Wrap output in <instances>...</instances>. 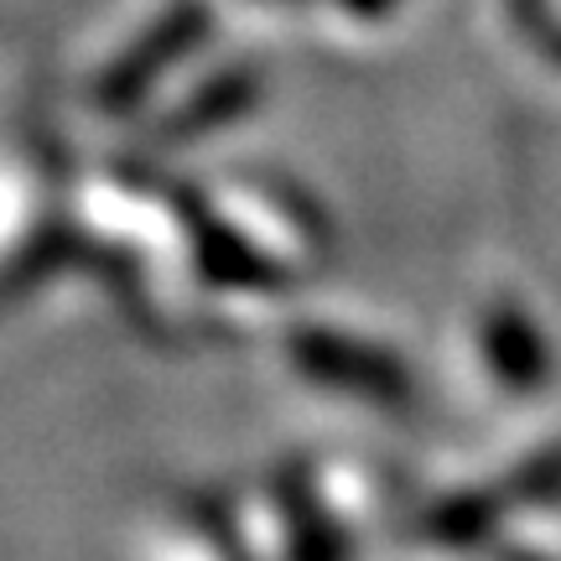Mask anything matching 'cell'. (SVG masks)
Masks as SVG:
<instances>
[{"label":"cell","mask_w":561,"mask_h":561,"mask_svg":"<svg viewBox=\"0 0 561 561\" xmlns=\"http://www.w3.org/2000/svg\"><path fill=\"white\" fill-rule=\"evenodd\" d=\"M224 229H234L250 250H261L271 265H280L286 276L318 271L333 250L328 219L312 198H301L297 187L271 178H229L219 187V198L208 208Z\"/></svg>","instance_id":"cell-1"},{"label":"cell","mask_w":561,"mask_h":561,"mask_svg":"<svg viewBox=\"0 0 561 561\" xmlns=\"http://www.w3.org/2000/svg\"><path fill=\"white\" fill-rule=\"evenodd\" d=\"M286 359L301 380L322 385V390H339L354 401L369 405H401L411 396V375L396 354H385L375 343L354 339L343 328H318V322H301L286 333Z\"/></svg>","instance_id":"cell-2"},{"label":"cell","mask_w":561,"mask_h":561,"mask_svg":"<svg viewBox=\"0 0 561 561\" xmlns=\"http://www.w3.org/2000/svg\"><path fill=\"white\" fill-rule=\"evenodd\" d=\"M208 26H214V11H208L203 0H172V5L125 47L121 58L110 62V73H104L100 89H94L100 110H110V115L136 110L187 53H198L203 37H208Z\"/></svg>","instance_id":"cell-3"},{"label":"cell","mask_w":561,"mask_h":561,"mask_svg":"<svg viewBox=\"0 0 561 561\" xmlns=\"http://www.w3.org/2000/svg\"><path fill=\"white\" fill-rule=\"evenodd\" d=\"M479 348L489 380L510 396H536L551 380V348H546L536 318L525 312V301L494 297L479 312Z\"/></svg>","instance_id":"cell-4"},{"label":"cell","mask_w":561,"mask_h":561,"mask_svg":"<svg viewBox=\"0 0 561 561\" xmlns=\"http://www.w3.org/2000/svg\"><path fill=\"white\" fill-rule=\"evenodd\" d=\"M261 73L255 68H224L214 79H203L187 100L161 121V140H198L214 136V130H229L240 125L255 104H261Z\"/></svg>","instance_id":"cell-5"},{"label":"cell","mask_w":561,"mask_h":561,"mask_svg":"<svg viewBox=\"0 0 561 561\" xmlns=\"http://www.w3.org/2000/svg\"><path fill=\"white\" fill-rule=\"evenodd\" d=\"M504 515V500L494 489H458V494H447V500L426 515V530H432V541L442 546H473L483 541Z\"/></svg>","instance_id":"cell-6"},{"label":"cell","mask_w":561,"mask_h":561,"mask_svg":"<svg viewBox=\"0 0 561 561\" xmlns=\"http://www.w3.org/2000/svg\"><path fill=\"white\" fill-rule=\"evenodd\" d=\"M343 11H348V16H364V21H375V16H385V11H390V5H396V0H339Z\"/></svg>","instance_id":"cell-7"},{"label":"cell","mask_w":561,"mask_h":561,"mask_svg":"<svg viewBox=\"0 0 561 561\" xmlns=\"http://www.w3.org/2000/svg\"><path fill=\"white\" fill-rule=\"evenodd\" d=\"M541 53H546V58H551V68H561V26H557V32H546V37H541Z\"/></svg>","instance_id":"cell-8"}]
</instances>
